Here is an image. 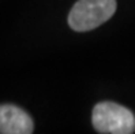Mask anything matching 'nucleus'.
I'll return each instance as SVG.
<instances>
[{
	"instance_id": "nucleus-3",
	"label": "nucleus",
	"mask_w": 135,
	"mask_h": 134,
	"mask_svg": "<svg viewBox=\"0 0 135 134\" xmlns=\"http://www.w3.org/2000/svg\"><path fill=\"white\" fill-rule=\"evenodd\" d=\"M34 130L30 115L17 105H0V133L2 134H30Z\"/></svg>"
},
{
	"instance_id": "nucleus-1",
	"label": "nucleus",
	"mask_w": 135,
	"mask_h": 134,
	"mask_svg": "<svg viewBox=\"0 0 135 134\" xmlns=\"http://www.w3.org/2000/svg\"><path fill=\"white\" fill-rule=\"evenodd\" d=\"M116 11V0H79L68 15V23L75 31L93 30L110 19Z\"/></svg>"
},
{
	"instance_id": "nucleus-2",
	"label": "nucleus",
	"mask_w": 135,
	"mask_h": 134,
	"mask_svg": "<svg viewBox=\"0 0 135 134\" xmlns=\"http://www.w3.org/2000/svg\"><path fill=\"white\" fill-rule=\"evenodd\" d=\"M93 126L104 134H131L135 131V116L128 108L112 101H104L94 107Z\"/></svg>"
}]
</instances>
